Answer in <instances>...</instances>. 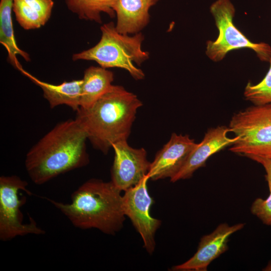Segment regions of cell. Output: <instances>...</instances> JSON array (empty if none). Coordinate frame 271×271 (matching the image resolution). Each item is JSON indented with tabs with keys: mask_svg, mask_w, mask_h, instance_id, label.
<instances>
[{
	"mask_svg": "<svg viewBox=\"0 0 271 271\" xmlns=\"http://www.w3.org/2000/svg\"><path fill=\"white\" fill-rule=\"evenodd\" d=\"M86 132L75 118L57 123L28 152L27 173L37 185L43 184L89 163Z\"/></svg>",
	"mask_w": 271,
	"mask_h": 271,
	"instance_id": "6da1fadb",
	"label": "cell"
},
{
	"mask_svg": "<svg viewBox=\"0 0 271 271\" xmlns=\"http://www.w3.org/2000/svg\"><path fill=\"white\" fill-rule=\"evenodd\" d=\"M142 102L133 93L113 85L91 107L79 108L76 119L93 147L107 154L112 145L127 141Z\"/></svg>",
	"mask_w": 271,
	"mask_h": 271,
	"instance_id": "7a4b0ae2",
	"label": "cell"
},
{
	"mask_svg": "<svg viewBox=\"0 0 271 271\" xmlns=\"http://www.w3.org/2000/svg\"><path fill=\"white\" fill-rule=\"evenodd\" d=\"M121 192L111 181L91 179L72 193L70 203L46 199L75 227L114 234L125 220Z\"/></svg>",
	"mask_w": 271,
	"mask_h": 271,
	"instance_id": "3957f363",
	"label": "cell"
},
{
	"mask_svg": "<svg viewBox=\"0 0 271 271\" xmlns=\"http://www.w3.org/2000/svg\"><path fill=\"white\" fill-rule=\"evenodd\" d=\"M100 30L99 41L88 49L74 54L72 59L94 61L106 69H124L134 79H144V73L133 64L140 65L149 57V53L142 49L143 35L140 32L130 36L120 33L112 22L103 24Z\"/></svg>",
	"mask_w": 271,
	"mask_h": 271,
	"instance_id": "277c9868",
	"label": "cell"
},
{
	"mask_svg": "<svg viewBox=\"0 0 271 271\" xmlns=\"http://www.w3.org/2000/svg\"><path fill=\"white\" fill-rule=\"evenodd\" d=\"M238 137L229 150L239 155L271 158V103L234 113L228 126Z\"/></svg>",
	"mask_w": 271,
	"mask_h": 271,
	"instance_id": "5b68a950",
	"label": "cell"
},
{
	"mask_svg": "<svg viewBox=\"0 0 271 271\" xmlns=\"http://www.w3.org/2000/svg\"><path fill=\"white\" fill-rule=\"evenodd\" d=\"M210 11L219 32L216 40L206 43V54L210 60L219 62L231 51L248 48L254 51L261 61H269L270 45L251 42L234 25L235 9L230 0H217L211 5Z\"/></svg>",
	"mask_w": 271,
	"mask_h": 271,
	"instance_id": "8992f818",
	"label": "cell"
},
{
	"mask_svg": "<svg viewBox=\"0 0 271 271\" xmlns=\"http://www.w3.org/2000/svg\"><path fill=\"white\" fill-rule=\"evenodd\" d=\"M28 184L16 175L2 176L0 177V239L6 241L18 236L28 234L40 235L45 231L35 221L30 217V221L23 223V216L20 208L26 202L24 196L20 198V191L29 195Z\"/></svg>",
	"mask_w": 271,
	"mask_h": 271,
	"instance_id": "52a82bcc",
	"label": "cell"
},
{
	"mask_svg": "<svg viewBox=\"0 0 271 271\" xmlns=\"http://www.w3.org/2000/svg\"><path fill=\"white\" fill-rule=\"evenodd\" d=\"M149 180L147 175L136 186L125 191L122 203L125 215L130 219L142 238L144 247L151 254L155 249V234L161 221L150 214L153 200L148 192Z\"/></svg>",
	"mask_w": 271,
	"mask_h": 271,
	"instance_id": "ba28073f",
	"label": "cell"
},
{
	"mask_svg": "<svg viewBox=\"0 0 271 271\" xmlns=\"http://www.w3.org/2000/svg\"><path fill=\"white\" fill-rule=\"evenodd\" d=\"M114 157L111 170V181L120 191L136 186L147 175L151 163L144 148L129 146L127 141L113 144Z\"/></svg>",
	"mask_w": 271,
	"mask_h": 271,
	"instance_id": "9c48e42d",
	"label": "cell"
},
{
	"mask_svg": "<svg viewBox=\"0 0 271 271\" xmlns=\"http://www.w3.org/2000/svg\"><path fill=\"white\" fill-rule=\"evenodd\" d=\"M244 223L232 225L223 223L219 224L210 234L200 239L195 253L185 262L174 266L172 269L180 271H206L211 262L228 249L230 236L242 229Z\"/></svg>",
	"mask_w": 271,
	"mask_h": 271,
	"instance_id": "30bf717a",
	"label": "cell"
},
{
	"mask_svg": "<svg viewBox=\"0 0 271 271\" xmlns=\"http://www.w3.org/2000/svg\"><path fill=\"white\" fill-rule=\"evenodd\" d=\"M198 145L188 135L173 133L151 163L147 174L149 179L156 181L166 178L172 179Z\"/></svg>",
	"mask_w": 271,
	"mask_h": 271,
	"instance_id": "8fae6325",
	"label": "cell"
},
{
	"mask_svg": "<svg viewBox=\"0 0 271 271\" xmlns=\"http://www.w3.org/2000/svg\"><path fill=\"white\" fill-rule=\"evenodd\" d=\"M228 127L218 126L211 128L205 134L203 139L192 151L177 174L170 179L172 182L190 178L199 168L203 167L207 160L213 154L224 148L232 145L238 139L230 138Z\"/></svg>",
	"mask_w": 271,
	"mask_h": 271,
	"instance_id": "7c38bea8",
	"label": "cell"
},
{
	"mask_svg": "<svg viewBox=\"0 0 271 271\" xmlns=\"http://www.w3.org/2000/svg\"><path fill=\"white\" fill-rule=\"evenodd\" d=\"M159 0H117L114 11L116 30L123 34H137L149 22V10Z\"/></svg>",
	"mask_w": 271,
	"mask_h": 271,
	"instance_id": "4fadbf2b",
	"label": "cell"
},
{
	"mask_svg": "<svg viewBox=\"0 0 271 271\" xmlns=\"http://www.w3.org/2000/svg\"><path fill=\"white\" fill-rule=\"evenodd\" d=\"M21 72L41 88L43 96L48 102L51 108L65 105L76 111L79 109L82 79L64 81L59 84H53L40 80L24 69Z\"/></svg>",
	"mask_w": 271,
	"mask_h": 271,
	"instance_id": "5bb4252c",
	"label": "cell"
},
{
	"mask_svg": "<svg viewBox=\"0 0 271 271\" xmlns=\"http://www.w3.org/2000/svg\"><path fill=\"white\" fill-rule=\"evenodd\" d=\"M54 5L53 0H13V12L23 29H37L50 19Z\"/></svg>",
	"mask_w": 271,
	"mask_h": 271,
	"instance_id": "9a60e30c",
	"label": "cell"
},
{
	"mask_svg": "<svg viewBox=\"0 0 271 271\" xmlns=\"http://www.w3.org/2000/svg\"><path fill=\"white\" fill-rule=\"evenodd\" d=\"M82 79L80 107H91L112 86L113 73L101 66H90L84 72Z\"/></svg>",
	"mask_w": 271,
	"mask_h": 271,
	"instance_id": "2e32d148",
	"label": "cell"
},
{
	"mask_svg": "<svg viewBox=\"0 0 271 271\" xmlns=\"http://www.w3.org/2000/svg\"><path fill=\"white\" fill-rule=\"evenodd\" d=\"M13 0H0V43L8 53L9 63L20 72L23 70L17 55L29 62L30 55L18 46L13 28L12 15Z\"/></svg>",
	"mask_w": 271,
	"mask_h": 271,
	"instance_id": "e0dca14e",
	"label": "cell"
},
{
	"mask_svg": "<svg viewBox=\"0 0 271 271\" xmlns=\"http://www.w3.org/2000/svg\"><path fill=\"white\" fill-rule=\"evenodd\" d=\"M117 0H64L68 9L81 20L101 23V14L110 18L115 15L114 7Z\"/></svg>",
	"mask_w": 271,
	"mask_h": 271,
	"instance_id": "ac0fdd59",
	"label": "cell"
},
{
	"mask_svg": "<svg viewBox=\"0 0 271 271\" xmlns=\"http://www.w3.org/2000/svg\"><path fill=\"white\" fill-rule=\"evenodd\" d=\"M270 67L263 79L256 84L248 82L244 91L246 100L255 105H261L271 103V58Z\"/></svg>",
	"mask_w": 271,
	"mask_h": 271,
	"instance_id": "d6986e66",
	"label": "cell"
},
{
	"mask_svg": "<svg viewBox=\"0 0 271 271\" xmlns=\"http://www.w3.org/2000/svg\"><path fill=\"white\" fill-rule=\"evenodd\" d=\"M269 195L263 199L257 198L251 204V213L259 219L262 222L271 226V190L269 189Z\"/></svg>",
	"mask_w": 271,
	"mask_h": 271,
	"instance_id": "ffe728a7",
	"label": "cell"
},
{
	"mask_svg": "<svg viewBox=\"0 0 271 271\" xmlns=\"http://www.w3.org/2000/svg\"><path fill=\"white\" fill-rule=\"evenodd\" d=\"M247 157L258 163L263 166L266 172V178L268 183V188L271 190V158L258 156H249Z\"/></svg>",
	"mask_w": 271,
	"mask_h": 271,
	"instance_id": "44dd1931",
	"label": "cell"
},
{
	"mask_svg": "<svg viewBox=\"0 0 271 271\" xmlns=\"http://www.w3.org/2000/svg\"><path fill=\"white\" fill-rule=\"evenodd\" d=\"M262 270L264 271H271V260L268 261L266 266Z\"/></svg>",
	"mask_w": 271,
	"mask_h": 271,
	"instance_id": "7402d4cb",
	"label": "cell"
}]
</instances>
